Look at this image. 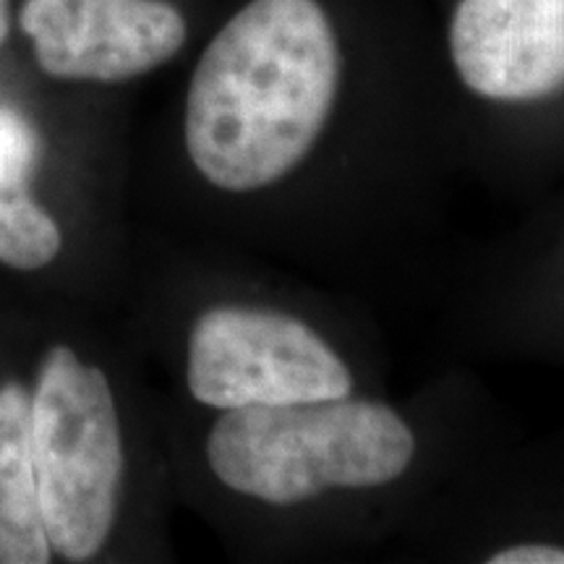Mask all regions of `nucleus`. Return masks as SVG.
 Segmentation results:
<instances>
[{
    "label": "nucleus",
    "instance_id": "423d86ee",
    "mask_svg": "<svg viewBox=\"0 0 564 564\" xmlns=\"http://www.w3.org/2000/svg\"><path fill=\"white\" fill-rule=\"evenodd\" d=\"M447 47L478 100H546L564 91V0H457Z\"/></svg>",
    "mask_w": 564,
    "mask_h": 564
},
{
    "label": "nucleus",
    "instance_id": "7ed1b4c3",
    "mask_svg": "<svg viewBox=\"0 0 564 564\" xmlns=\"http://www.w3.org/2000/svg\"><path fill=\"white\" fill-rule=\"evenodd\" d=\"M30 400L47 541L63 562H89L121 512L126 442L116 392L100 366L58 343L42 358Z\"/></svg>",
    "mask_w": 564,
    "mask_h": 564
},
{
    "label": "nucleus",
    "instance_id": "f257e3e1",
    "mask_svg": "<svg viewBox=\"0 0 564 564\" xmlns=\"http://www.w3.org/2000/svg\"><path fill=\"white\" fill-rule=\"evenodd\" d=\"M340 84V40L319 0H249L188 82V162L223 194L274 192L319 150Z\"/></svg>",
    "mask_w": 564,
    "mask_h": 564
},
{
    "label": "nucleus",
    "instance_id": "6e6552de",
    "mask_svg": "<svg viewBox=\"0 0 564 564\" xmlns=\"http://www.w3.org/2000/svg\"><path fill=\"white\" fill-rule=\"evenodd\" d=\"M61 249L58 223L26 194V188L0 192V264L34 272L51 264Z\"/></svg>",
    "mask_w": 564,
    "mask_h": 564
},
{
    "label": "nucleus",
    "instance_id": "9b49d317",
    "mask_svg": "<svg viewBox=\"0 0 564 564\" xmlns=\"http://www.w3.org/2000/svg\"><path fill=\"white\" fill-rule=\"evenodd\" d=\"M9 0H0V45L9 40Z\"/></svg>",
    "mask_w": 564,
    "mask_h": 564
},
{
    "label": "nucleus",
    "instance_id": "1a4fd4ad",
    "mask_svg": "<svg viewBox=\"0 0 564 564\" xmlns=\"http://www.w3.org/2000/svg\"><path fill=\"white\" fill-rule=\"evenodd\" d=\"M40 139L24 116L0 105V192L26 188L37 165Z\"/></svg>",
    "mask_w": 564,
    "mask_h": 564
},
{
    "label": "nucleus",
    "instance_id": "0eeeda50",
    "mask_svg": "<svg viewBox=\"0 0 564 564\" xmlns=\"http://www.w3.org/2000/svg\"><path fill=\"white\" fill-rule=\"evenodd\" d=\"M32 449V400L19 384L0 387V564H47Z\"/></svg>",
    "mask_w": 564,
    "mask_h": 564
},
{
    "label": "nucleus",
    "instance_id": "20e7f679",
    "mask_svg": "<svg viewBox=\"0 0 564 564\" xmlns=\"http://www.w3.org/2000/svg\"><path fill=\"white\" fill-rule=\"evenodd\" d=\"M186 387L196 403L223 413L348 398L358 379L340 348L303 316L223 303L192 324Z\"/></svg>",
    "mask_w": 564,
    "mask_h": 564
},
{
    "label": "nucleus",
    "instance_id": "f03ea898",
    "mask_svg": "<svg viewBox=\"0 0 564 564\" xmlns=\"http://www.w3.org/2000/svg\"><path fill=\"white\" fill-rule=\"evenodd\" d=\"M204 457L228 491L272 510H295L335 494L392 489L419 463L421 436L398 405L352 392L217 413Z\"/></svg>",
    "mask_w": 564,
    "mask_h": 564
},
{
    "label": "nucleus",
    "instance_id": "39448f33",
    "mask_svg": "<svg viewBox=\"0 0 564 564\" xmlns=\"http://www.w3.org/2000/svg\"><path fill=\"white\" fill-rule=\"evenodd\" d=\"M19 21L42 74L58 82L139 79L188 40L186 17L167 0H24Z\"/></svg>",
    "mask_w": 564,
    "mask_h": 564
},
{
    "label": "nucleus",
    "instance_id": "9d476101",
    "mask_svg": "<svg viewBox=\"0 0 564 564\" xmlns=\"http://www.w3.org/2000/svg\"><path fill=\"white\" fill-rule=\"evenodd\" d=\"M489 564H564V546L544 541H518L484 554Z\"/></svg>",
    "mask_w": 564,
    "mask_h": 564
}]
</instances>
